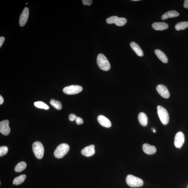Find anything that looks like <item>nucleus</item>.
Masks as SVG:
<instances>
[{
	"label": "nucleus",
	"instance_id": "obj_32",
	"mask_svg": "<svg viewBox=\"0 0 188 188\" xmlns=\"http://www.w3.org/2000/svg\"><path fill=\"white\" fill-rule=\"evenodd\" d=\"M4 100L3 98L1 95H0V105H1L3 103Z\"/></svg>",
	"mask_w": 188,
	"mask_h": 188
},
{
	"label": "nucleus",
	"instance_id": "obj_12",
	"mask_svg": "<svg viewBox=\"0 0 188 188\" xmlns=\"http://www.w3.org/2000/svg\"><path fill=\"white\" fill-rule=\"evenodd\" d=\"M97 120L99 123L104 127L109 128L111 127L112 126L111 121L105 116L102 115H99L98 117Z\"/></svg>",
	"mask_w": 188,
	"mask_h": 188
},
{
	"label": "nucleus",
	"instance_id": "obj_27",
	"mask_svg": "<svg viewBox=\"0 0 188 188\" xmlns=\"http://www.w3.org/2000/svg\"><path fill=\"white\" fill-rule=\"evenodd\" d=\"M82 3L84 5H85L90 6L93 3V1L92 0H83Z\"/></svg>",
	"mask_w": 188,
	"mask_h": 188
},
{
	"label": "nucleus",
	"instance_id": "obj_31",
	"mask_svg": "<svg viewBox=\"0 0 188 188\" xmlns=\"http://www.w3.org/2000/svg\"><path fill=\"white\" fill-rule=\"evenodd\" d=\"M184 7L186 9H188V0H185L184 3Z\"/></svg>",
	"mask_w": 188,
	"mask_h": 188
},
{
	"label": "nucleus",
	"instance_id": "obj_4",
	"mask_svg": "<svg viewBox=\"0 0 188 188\" xmlns=\"http://www.w3.org/2000/svg\"><path fill=\"white\" fill-rule=\"evenodd\" d=\"M157 110L158 115L161 122L165 125L167 124L169 121V117L167 110L162 106L159 105L157 107Z\"/></svg>",
	"mask_w": 188,
	"mask_h": 188
},
{
	"label": "nucleus",
	"instance_id": "obj_24",
	"mask_svg": "<svg viewBox=\"0 0 188 188\" xmlns=\"http://www.w3.org/2000/svg\"><path fill=\"white\" fill-rule=\"evenodd\" d=\"M127 22V20L125 18L118 17L115 24L118 26H122L125 25Z\"/></svg>",
	"mask_w": 188,
	"mask_h": 188
},
{
	"label": "nucleus",
	"instance_id": "obj_25",
	"mask_svg": "<svg viewBox=\"0 0 188 188\" xmlns=\"http://www.w3.org/2000/svg\"><path fill=\"white\" fill-rule=\"evenodd\" d=\"M8 151L7 147L5 146H3L0 148V156H4L7 154Z\"/></svg>",
	"mask_w": 188,
	"mask_h": 188
},
{
	"label": "nucleus",
	"instance_id": "obj_6",
	"mask_svg": "<svg viewBox=\"0 0 188 188\" xmlns=\"http://www.w3.org/2000/svg\"><path fill=\"white\" fill-rule=\"evenodd\" d=\"M82 90L83 88L80 86L71 85L65 87L63 91L67 95H73L80 93Z\"/></svg>",
	"mask_w": 188,
	"mask_h": 188
},
{
	"label": "nucleus",
	"instance_id": "obj_30",
	"mask_svg": "<svg viewBox=\"0 0 188 188\" xmlns=\"http://www.w3.org/2000/svg\"><path fill=\"white\" fill-rule=\"evenodd\" d=\"M5 40V38L3 36L1 37H0V47L1 48L3 46Z\"/></svg>",
	"mask_w": 188,
	"mask_h": 188
},
{
	"label": "nucleus",
	"instance_id": "obj_19",
	"mask_svg": "<svg viewBox=\"0 0 188 188\" xmlns=\"http://www.w3.org/2000/svg\"><path fill=\"white\" fill-rule=\"evenodd\" d=\"M26 178L25 175H22L16 177L14 179L13 183V184L17 185L20 184L25 181Z\"/></svg>",
	"mask_w": 188,
	"mask_h": 188
},
{
	"label": "nucleus",
	"instance_id": "obj_34",
	"mask_svg": "<svg viewBox=\"0 0 188 188\" xmlns=\"http://www.w3.org/2000/svg\"><path fill=\"white\" fill-rule=\"evenodd\" d=\"M132 1H140V0H132Z\"/></svg>",
	"mask_w": 188,
	"mask_h": 188
},
{
	"label": "nucleus",
	"instance_id": "obj_22",
	"mask_svg": "<svg viewBox=\"0 0 188 188\" xmlns=\"http://www.w3.org/2000/svg\"><path fill=\"white\" fill-rule=\"evenodd\" d=\"M50 103L51 105L56 109L58 110H61L62 109V106L60 102L58 101H56L54 99H51L50 101Z\"/></svg>",
	"mask_w": 188,
	"mask_h": 188
},
{
	"label": "nucleus",
	"instance_id": "obj_13",
	"mask_svg": "<svg viewBox=\"0 0 188 188\" xmlns=\"http://www.w3.org/2000/svg\"><path fill=\"white\" fill-rule=\"evenodd\" d=\"M144 152L148 155H152L156 153V148L154 146L148 144H145L142 146Z\"/></svg>",
	"mask_w": 188,
	"mask_h": 188
},
{
	"label": "nucleus",
	"instance_id": "obj_18",
	"mask_svg": "<svg viewBox=\"0 0 188 188\" xmlns=\"http://www.w3.org/2000/svg\"><path fill=\"white\" fill-rule=\"evenodd\" d=\"M138 120L139 122L143 126H146L148 123V118L146 114L143 112L139 114Z\"/></svg>",
	"mask_w": 188,
	"mask_h": 188
},
{
	"label": "nucleus",
	"instance_id": "obj_17",
	"mask_svg": "<svg viewBox=\"0 0 188 188\" xmlns=\"http://www.w3.org/2000/svg\"><path fill=\"white\" fill-rule=\"evenodd\" d=\"M155 54L158 58L162 62L164 63H167L168 62V59L164 53L159 49L155 50Z\"/></svg>",
	"mask_w": 188,
	"mask_h": 188
},
{
	"label": "nucleus",
	"instance_id": "obj_33",
	"mask_svg": "<svg viewBox=\"0 0 188 188\" xmlns=\"http://www.w3.org/2000/svg\"><path fill=\"white\" fill-rule=\"evenodd\" d=\"M152 129L153 130V132L155 133L156 132V131L154 129L152 128Z\"/></svg>",
	"mask_w": 188,
	"mask_h": 188
},
{
	"label": "nucleus",
	"instance_id": "obj_28",
	"mask_svg": "<svg viewBox=\"0 0 188 188\" xmlns=\"http://www.w3.org/2000/svg\"><path fill=\"white\" fill-rule=\"evenodd\" d=\"M75 120L77 125H81L83 123V120L82 118L80 117H77L76 118Z\"/></svg>",
	"mask_w": 188,
	"mask_h": 188
},
{
	"label": "nucleus",
	"instance_id": "obj_36",
	"mask_svg": "<svg viewBox=\"0 0 188 188\" xmlns=\"http://www.w3.org/2000/svg\"></svg>",
	"mask_w": 188,
	"mask_h": 188
},
{
	"label": "nucleus",
	"instance_id": "obj_29",
	"mask_svg": "<svg viewBox=\"0 0 188 188\" xmlns=\"http://www.w3.org/2000/svg\"><path fill=\"white\" fill-rule=\"evenodd\" d=\"M77 116L74 114H69V119L71 121H74L75 120Z\"/></svg>",
	"mask_w": 188,
	"mask_h": 188
},
{
	"label": "nucleus",
	"instance_id": "obj_3",
	"mask_svg": "<svg viewBox=\"0 0 188 188\" xmlns=\"http://www.w3.org/2000/svg\"><path fill=\"white\" fill-rule=\"evenodd\" d=\"M69 150V145L66 143L60 144L57 146L54 152V155L56 158H62L68 152Z\"/></svg>",
	"mask_w": 188,
	"mask_h": 188
},
{
	"label": "nucleus",
	"instance_id": "obj_7",
	"mask_svg": "<svg viewBox=\"0 0 188 188\" xmlns=\"http://www.w3.org/2000/svg\"><path fill=\"white\" fill-rule=\"evenodd\" d=\"M185 137L182 132L180 131L178 132L176 134L174 144L176 148H181L184 142Z\"/></svg>",
	"mask_w": 188,
	"mask_h": 188
},
{
	"label": "nucleus",
	"instance_id": "obj_20",
	"mask_svg": "<svg viewBox=\"0 0 188 188\" xmlns=\"http://www.w3.org/2000/svg\"><path fill=\"white\" fill-rule=\"evenodd\" d=\"M26 163L24 162H21L18 163L15 167V171L16 172L19 173L24 170L26 167Z\"/></svg>",
	"mask_w": 188,
	"mask_h": 188
},
{
	"label": "nucleus",
	"instance_id": "obj_5",
	"mask_svg": "<svg viewBox=\"0 0 188 188\" xmlns=\"http://www.w3.org/2000/svg\"><path fill=\"white\" fill-rule=\"evenodd\" d=\"M32 150L35 155L38 159H41L43 156L44 148L41 142H34L32 145Z\"/></svg>",
	"mask_w": 188,
	"mask_h": 188
},
{
	"label": "nucleus",
	"instance_id": "obj_16",
	"mask_svg": "<svg viewBox=\"0 0 188 188\" xmlns=\"http://www.w3.org/2000/svg\"><path fill=\"white\" fill-rule=\"evenodd\" d=\"M179 13L174 10L169 11L163 14L161 18L163 20H166L168 18H173L178 17Z\"/></svg>",
	"mask_w": 188,
	"mask_h": 188
},
{
	"label": "nucleus",
	"instance_id": "obj_8",
	"mask_svg": "<svg viewBox=\"0 0 188 188\" xmlns=\"http://www.w3.org/2000/svg\"><path fill=\"white\" fill-rule=\"evenodd\" d=\"M9 121L8 120H5L0 122V132L5 136H7L10 132L9 126Z\"/></svg>",
	"mask_w": 188,
	"mask_h": 188
},
{
	"label": "nucleus",
	"instance_id": "obj_26",
	"mask_svg": "<svg viewBox=\"0 0 188 188\" xmlns=\"http://www.w3.org/2000/svg\"><path fill=\"white\" fill-rule=\"evenodd\" d=\"M118 17L117 16H115L108 18L106 20V22L107 23L109 24L115 23Z\"/></svg>",
	"mask_w": 188,
	"mask_h": 188
},
{
	"label": "nucleus",
	"instance_id": "obj_35",
	"mask_svg": "<svg viewBox=\"0 0 188 188\" xmlns=\"http://www.w3.org/2000/svg\"><path fill=\"white\" fill-rule=\"evenodd\" d=\"M27 4H28V3H26V5H27Z\"/></svg>",
	"mask_w": 188,
	"mask_h": 188
},
{
	"label": "nucleus",
	"instance_id": "obj_2",
	"mask_svg": "<svg viewBox=\"0 0 188 188\" xmlns=\"http://www.w3.org/2000/svg\"><path fill=\"white\" fill-rule=\"evenodd\" d=\"M126 183L130 187H140L143 185V181L140 178L131 175L127 176L126 178Z\"/></svg>",
	"mask_w": 188,
	"mask_h": 188
},
{
	"label": "nucleus",
	"instance_id": "obj_23",
	"mask_svg": "<svg viewBox=\"0 0 188 188\" xmlns=\"http://www.w3.org/2000/svg\"><path fill=\"white\" fill-rule=\"evenodd\" d=\"M35 106L37 108H40V109L48 110L49 109V107L46 104L42 101L36 102L34 103Z\"/></svg>",
	"mask_w": 188,
	"mask_h": 188
},
{
	"label": "nucleus",
	"instance_id": "obj_21",
	"mask_svg": "<svg viewBox=\"0 0 188 188\" xmlns=\"http://www.w3.org/2000/svg\"><path fill=\"white\" fill-rule=\"evenodd\" d=\"M188 27V22L187 21L181 22L177 23L175 25V29L179 31L185 29Z\"/></svg>",
	"mask_w": 188,
	"mask_h": 188
},
{
	"label": "nucleus",
	"instance_id": "obj_15",
	"mask_svg": "<svg viewBox=\"0 0 188 188\" xmlns=\"http://www.w3.org/2000/svg\"><path fill=\"white\" fill-rule=\"evenodd\" d=\"M130 46L138 56L142 57L143 56L144 53L142 49L136 43L133 42L130 43Z\"/></svg>",
	"mask_w": 188,
	"mask_h": 188
},
{
	"label": "nucleus",
	"instance_id": "obj_1",
	"mask_svg": "<svg viewBox=\"0 0 188 188\" xmlns=\"http://www.w3.org/2000/svg\"><path fill=\"white\" fill-rule=\"evenodd\" d=\"M97 63L99 68L104 71H107L111 68V65L109 61L103 54H101L98 55Z\"/></svg>",
	"mask_w": 188,
	"mask_h": 188
},
{
	"label": "nucleus",
	"instance_id": "obj_11",
	"mask_svg": "<svg viewBox=\"0 0 188 188\" xmlns=\"http://www.w3.org/2000/svg\"><path fill=\"white\" fill-rule=\"evenodd\" d=\"M95 152V146L93 145L85 147L81 151L82 154L87 157L93 156Z\"/></svg>",
	"mask_w": 188,
	"mask_h": 188
},
{
	"label": "nucleus",
	"instance_id": "obj_10",
	"mask_svg": "<svg viewBox=\"0 0 188 188\" xmlns=\"http://www.w3.org/2000/svg\"><path fill=\"white\" fill-rule=\"evenodd\" d=\"M156 90L161 97L167 99L170 97V93L168 89L165 85L162 84L159 85L156 87Z\"/></svg>",
	"mask_w": 188,
	"mask_h": 188
},
{
	"label": "nucleus",
	"instance_id": "obj_14",
	"mask_svg": "<svg viewBox=\"0 0 188 188\" xmlns=\"http://www.w3.org/2000/svg\"><path fill=\"white\" fill-rule=\"evenodd\" d=\"M152 27L156 30H163L168 28V25L164 22H154L152 24Z\"/></svg>",
	"mask_w": 188,
	"mask_h": 188
},
{
	"label": "nucleus",
	"instance_id": "obj_9",
	"mask_svg": "<svg viewBox=\"0 0 188 188\" xmlns=\"http://www.w3.org/2000/svg\"><path fill=\"white\" fill-rule=\"evenodd\" d=\"M29 15V10L27 7H26L20 15L19 23L20 26H25L28 21Z\"/></svg>",
	"mask_w": 188,
	"mask_h": 188
}]
</instances>
